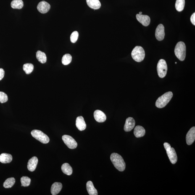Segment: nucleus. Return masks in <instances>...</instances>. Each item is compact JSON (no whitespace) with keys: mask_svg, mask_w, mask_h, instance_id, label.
<instances>
[{"mask_svg":"<svg viewBox=\"0 0 195 195\" xmlns=\"http://www.w3.org/2000/svg\"><path fill=\"white\" fill-rule=\"evenodd\" d=\"M174 51L176 56L179 60H184L186 57V47L183 42H179L177 43Z\"/></svg>","mask_w":195,"mask_h":195,"instance_id":"obj_3","label":"nucleus"},{"mask_svg":"<svg viewBox=\"0 0 195 195\" xmlns=\"http://www.w3.org/2000/svg\"><path fill=\"white\" fill-rule=\"evenodd\" d=\"M12 160V157L10 154L2 153L0 155V162L2 163H8Z\"/></svg>","mask_w":195,"mask_h":195,"instance_id":"obj_21","label":"nucleus"},{"mask_svg":"<svg viewBox=\"0 0 195 195\" xmlns=\"http://www.w3.org/2000/svg\"><path fill=\"white\" fill-rule=\"evenodd\" d=\"M135 121L132 117H129L126 120L124 130L126 132L131 131L134 128L135 125Z\"/></svg>","mask_w":195,"mask_h":195,"instance_id":"obj_11","label":"nucleus"},{"mask_svg":"<svg viewBox=\"0 0 195 195\" xmlns=\"http://www.w3.org/2000/svg\"><path fill=\"white\" fill-rule=\"evenodd\" d=\"M8 100L7 95L2 91H0V102L3 103L7 102Z\"/></svg>","mask_w":195,"mask_h":195,"instance_id":"obj_30","label":"nucleus"},{"mask_svg":"<svg viewBox=\"0 0 195 195\" xmlns=\"http://www.w3.org/2000/svg\"><path fill=\"white\" fill-rule=\"evenodd\" d=\"M137 20L144 26H148L150 22V19L149 16L137 14H136Z\"/></svg>","mask_w":195,"mask_h":195,"instance_id":"obj_12","label":"nucleus"},{"mask_svg":"<svg viewBox=\"0 0 195 195\" xmlns=\"http://www.w3.org/2000/svg\"><path fill=\"white\" fill-rule=\"evenodd\" d=\"M23 69L25 73L27 75H29L33 72L34 70V65L31 63L25 64L23 65Z\"/></svg>","mask_w":195,"mask_h":195,"instance_id":"obj_27","label":"nucleus"},{"mask_svg":"<svg viewBox=\"0 0 195 195\" xmlns=\"http://www.w3.org/2000/svg\"><path fill=\"white\" fill-rule=\"evenodd\" d=\"M164 146L166 151H170L171 148L170 145L169 143L167 142H165L164 143Z\"/></svg>","mask_w":195,"mask_h":195,"instance_id":"obj_32","label":"nucleus"},{"mask_svg":"<svg viewBox=\"0 0 195 195\" xmlns=\"http://www.w3.org/2000/svg\"><path fill=\"white\" fill-rule=\"evenodd\" d=\"M173 95V93L171 91L167 92L162 95L156 101V107L159 109L165 107L171 99Z\"/></svg>","mask_w":195,"mask_h":195,"instance_id":"obj_2","label":"nucleus"},{"mask_svg":"<svg viewBox=\"0 0 195 195\" xmlns=\"http://www.w3.org/2000/svg\"><path fill=\"white\" fill-rule=\"evenodd\" d=\"M20 181L22 186L27 187L30 186L31 182V179L28 177L23 176L21 178Z\"/></svg>","mask_w":195,"mask_h":195,"instance_id":"obj_29","label":"nucleus"},{"mask_svg":"<svg viewBox=\"0 0 195 195\" xmlns=\"http://www.w3.org/2000/svg\"><path fill=\"white\" fill-rule=\"evenodd\" d=\"M51 6L47 2L42 1L39 3L37 9L39 12L42 14H45L50 9Z\"/></svg>","mask_w":195,"mask_h":195,"instance_id":"obj_8","label":"nucleus"},{"mask_svg":"<svg viewBox=\"0 0 195 195\" xmlns=\"http://www.w3.org/2000/svg\"><path fill=\"white\" fill-rule=\"evenodd\" d=\"M167 65L166 61L163 59H160L158 63L157 71L159 77L163 78L167 75Z\"/></svg>","mask_w":195,"mask_h":195,"instance_id":"obj_6","label":"nucleus"},{"mask_svg":"<svg viewBox=\"0 0 195 195\" xmlns=\"http://www.w3.org/2000/svg\"><path fill=\"white\" fill-rule=\"evenodd\" d=\"M134 134L136 137H141L144 136L145 134V130L141 126L137 125L135 128Z\"/></svg>","mask_w":195,"mask_h":195,"instance_id":"obj_18","label":"nucleus"},{"mask_svg":"<svg viewBox=\"0 0 195 195\" xmlns=\"http://www.w3.org/2000/svg\"><path fill=\"white\" fill-rule=\"evenodd\" d=\"M72 57L70 54H66L63 56L62 63L64 65H67L71 62Z\"/></svg>","mask_w":195,"mask_h":195,"instance_id":"obj_28","label":"nucleus"},{"mask_svg":"<svg viewBox=\"0 0 195 195\" xmlns=\"http://www.w3.org/2000/svg\"><path fill=\"white\" fill-rule=\"evenodd\" d=\"M76 125L77 129L80 131H83L86 128V125L84 119L82 116L77 117L76 122Z\"/></svg>","mask_w":195,"mask_h":195,"instance_id":"obj_14","label":"nucleus"},{"mask_svg":"<svg viewBox=\"0 0 195 195\" xmlns=\"http://www.w3.org/2000/svg\"><path fill=\"white\" fill-rule=\"evenodd\" d=\"M187 144L190 145L193 144L195 140V127H193L190 129L186 135Z\"/></svg>","mask_w":195,"mask_h":195,"instance_id":"obj_10","label":"nucleus"},{"mask_svg":"<svg viewBox=\"0 0 195 195\" xmlns=\"http://www.w3.org/2000/svg\"><path fill=\"white\" fill-rule=\"evenodd\" d=\"M131 55L132 58L137 62H140L144 60L145 52L144 49L141 46L135 47L132 51Z\"/></svg>","mask_w":195,"mask_h":195,"instance_id":"obj_4","label":"nucleus"},{"mask_svg":"<svg viewBox=\"0 0 195 195\" xmlns=\"http://www.w3.org/2000/svg\"><path fill=\"white\" fill-rule=\"evenodd\" d=\"M36 56L39 62L41 63H45L46 62V55L44 53L40 51H38L36 53Z\"/></svg>","mask_w":195,"mask_h":195,"instance_id":"obj_23","label":"nucleus"},{"mask_svg":"<svg viewBox=\"0 0 195 195\" xmlns=\"http://www.w3.org/2000/svg\"><path fill=\"white\" fill-rule=\"evenodd\" d=\"M87 190L90 195H97L98 193L97 190L95 188L92 182L88 181L86 183Z\"/></svg>","mask_w":195,"mask_h":195,"instance_id":"obj_20","label":"nucleus"},{"mask_svg":"<svg viewBox=\"0 0 195 195\" xmlns=\"http://www.w3.org/2000/svg\"><path fill=\"white\" fill-rule=\"evenodd\" d=\"M38 163V159L36 157H33L29 160L27 165L29 171L33 172L36 168Z\"/></svg>","mask_w":195,"mask_h":195,"instance_id":"obj_15","label":"nucleus"},{"mask_svg":"<svg viewBox=\"0 0 195 195\" xmlns=\"http://www.w3.org/2000/svg\"><path fill=\"white\" fill-rule=\"evenodd\" d=\"M168 156L170 162L172 164H175L178 160V157L174 149L171 148L170 151H166Z\"/></svg>","mask_w":195,"mask_h":195,"instance_id":"obj_16","label":"nucleus"},{"mask_svg":"<svg viewBox=\"0 0 195 195\" xmlns=\"http://www.w3.org/2000/svg\"><path fill=\"white\" fill-rule=\"evenodd\" d=\"M110 159L114 167L121 172L123 171L125 169L126 164L123 158L120 155L113 153L111 154Z\"/></svg>","mask_w":195,"mask_h":195,"instance_id":"obj_1","label":"nucleus"},{"mask_svg":"<svg viewBox=\"0 0 195 195\" xmlns=\"http://www.w3.org/2000/svg\"><path fill=\"white\" fill-rule=\"evenodd\" d=\"M15 183V179L14 178H8L4 183V186L5 188H10L14 186Z\"/></svg>","mask_w":195,"mask_h":195,"instance_id":"obj_25","label":"nucleus"},{"mask_svg":"<svg viewBox=\"0 0 195 195\" xmlns=\"http://www.w3.org/2000/svg\"><path fill=\"white\" fill-rule=\"evenodd\" d=\"M89 7L94 9H99L101 7V2L99 0H86Z\"/></svg>","mask_w":195,"mask_h":195,"instance_id":"obj_19","label":"nucleus"},{"mask_svg":"<svg viewBox=\"0 0 195 195\" xmlns=\"http://www.w3.org/2000/svg\"><path fill=\"white\" fill-rule=\"evenodd\" d=\"M165 36L164 27L162 24L158 26L155 31V37L158 40L161 41L163 40Z\"/></svg>","mask_w":195,"mask_h":195,"instance_id":"obj_9","label":"nucleus"},{"mask_svg":"<svg viewBox=\"0 0 195 195\" xmlns=\"http://www.w3.org/2000/svg\"><path fill=\"white\" fill-rule=\"evenodd\" d=\"M4 71L2 68H0V81L2 79L4 76Z\"/></svg>","mask_w":195,"mask_h":195,"instance_id":"obj_33","label":"nucleus"},{"mask_svg":"<svg viewBox=\"0 0 195 195\" xmlns=\"http://www.w3.org/2000/svg\"><path fill=\"white\" fill-rule=\"evenodd\" d=\"M62 184L60 183L55 182L51 186V191L53 195H56L58 194L62 188Z\"/></svg>","mask_w":195,"mask_h":195,"instance_id":"obj_17","label":"nucleus"},{"mask_svg":"<svg viewBox=\"0 0 195 195\" xmlns=\"http://www.w3.org/2000/svg\"><path fill=\"white\" fill-rule=\"evenodd\" d=\"M94 116L95 120L98 122H104L106 120L105 114L101 110L95 111L94 113Z\"/></svg>","mask_w":195,"mask_h":195,"instance_id":"obj_13","label":"nucleus"},{"mask_svg":"<svg viewBox=\"0 0 195 195\" xmlns=\"http://www.w3.org/2000/svg\"><path fill=\"white\" fill-rule=\"evenodd\" d=\"M185 5V0H176L175 8L178 12H181L184 9Z\"/></svg>","mask_w":195,"mask_h":195,"instance_id":"obj_26","label":"nucleus"},{"mask_svg":"<svg viewBox=\"0 0 195 195\" xmlns=\"http://www.w3.org/2000/svg\"><path fill=\"white\" fill-rule=\"evenodd\" d=\"M62 172L64 174L67 175H71L73 172V170L70 164L68 163H65L63 164L61 167Z\"/></svg>","mask_w":195,"mask_h":195,"instance_id":"obj_22","label":"nucleus"},{"mask_svg":"<svg viewBox=\"0 0 195 195\" xmlns=\"http://www.w3.org/2000/svg\"><path fill=\"white\" fill-rule=\"evenodd\" d=\"M142 14V12H139V14Z\"/></svg>","mask_w":195,"mask_h":195,"instance_id":"obj_35","label":"nucleus"},{"mask_svg":"<svg viewBox=\"0 0 195 195\" xmlns=\"http://www.w3.org/2000/svg\"><path fill=\"white\" fill-rule=\"evenodd\" d=\"M11 5L13 9H21L23 7L24 3L22 0H13Z\"/></svg>","mask_w":195,"mask_h":195,"instance_id":"obj_24","label":"nucleus"},{"mask_svg":"<svg viewBox=\"0 0 195 195\" xmlns=\"http://www.w3.org/2000/svg\"><path fill=\"white\" fill-rule=\"evenodd\" d=\"M78 33L77 31L73 32L71 35L70 40L71 42L73 43H75L78 39Z\"/></svg>","mask_w":195,"mask_h":195,"instance_id":"obj_31","label":"nucleus"},{"mask_svg":"<svg viewBox=\"0 0 195 195\" xmlns=\"http://www.w3.org/2000/svg\"><path fill=\"white\" fill-rule=\"evenodd\" d=\"M175 64H177V62H175Z\"/></svg>","mask_w":195,"mask_h":195,"instance_id":"obj_36","label":"nucleus"},{"mask_svg":"<svg viewBox=\"0 0 195 195\" xmlns=\"http://www.w3.org/2000/svg\"><path fill=\"white\" fill-rule=\"evenodd\" d=\"M62 140L67 146L70 149H76L77 146V143L71 136L64 135L62 136Z\"/></svg>","mask_w":195,"mask_h":195,"instance_id":"obj_7","label":"nucleus"},{"mask_svg":"<svg viewBox=\"0 0 195 195\" xmlns=\"http://www.w3.org/2000/svg\"><path fill=\"white\" fill-rule=\"evenodd\" d=\"M31 133L34 138L43 144H46L49 142L50 139L49 137L41 130H32Z\"/></svg>","mask_w":195,"mask_h":195,"instance_id":"obj_5","label":"nucleus"},{"mask_svg":"<svg viewBox=\"0 0 195 195\" xmlns=\"http://www.w3.org/2000/svg\"><path fill=\"white\" fill-rule=\"evenodd\" d=\"M191 23L193 25H195V13H194L192 15L191 17Z\"/></svg>","mask_w":195,"mask_h":195,"instance_id":"obj_34","label":"nucleus"}]
</instances>
